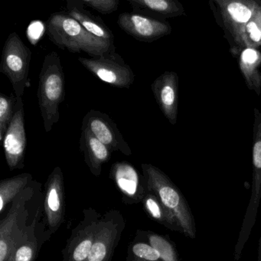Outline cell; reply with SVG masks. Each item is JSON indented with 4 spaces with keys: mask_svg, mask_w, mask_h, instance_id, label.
Returning <instances> with one entry per match:
<instances>
[{
    "mask_svg": "<svg viewBox=\"0 0 261 261\" xmlns=\"http://www.w3.org/2000/svg\"><path fill=\"white\" fill-rule=\"evenodd\" d=\"M45 27L48 39L61 49L71 53H86L91 58L116 51L114 45L88 33L65 12L53 13L45 22Z\"/></svg>",
    "mask_w": 261,
    "mask_h": 261,
    "instance_id": "1",
    "label": "cell"
},
{
    "mask_svg": "<svg viewBox=\"0 0 261 261\" xmlns=\"http://www.w3.org/2000/svg\"><path fill=\"white\" fill-rule=\"evenodd\" d=\"M146 191L154 194L166 210L173 217L181 233L186 238H196L195 218L184 195L172 180L156 166L149 163L141 165Z\"/></svg>",
    "mask_w": 261,
    "mask_h": 261,
    "instance_id": "2",
    "label": "cell"
},
{
    "mask_svg": "<svg viewBox=\"0 0 261 261\" xmlns=\"http://www.w3.org/2000/svg\"><path fill=\"white\" fill-rule=\"evenodd\" d=\"M38 86V101L45 132H50L60 118L59 106L65 97V73L56 51L44 59Z\"/></svg>",
    "mask_w": 261,
    "mask_h": 261,
    "instance_id": "3",
    "label": "cell"
},
{
    "mask_svg": "<svg viewBox=\"0 0 261 261\" xmlns=\"http://www.w3.org/2000/svg\"><path fill=\"white\" fill-rule=\"evenodd\" d=\"M257 0H211L209 6L218 25L222 29L230 54L238 58L244 50L242 36Z\"/></svg>",
    "mask_w": 261,
    "mask_h": 261,
    "instance_id": "4",
    "label": "cell"
},
{
    "mask_svg": "<svg viewBox=\"0 0 261 261\" xmlns=\"http://www.w3.org/2000/svg\"><path fill=\"white\" fill-rule=\"evenodd\" d=\"M32 51L20 36L12 33L3 48L0 71L8 77L16 97H22L28 85Z\"/></svg>",
    "mask_w": 261,
    "mask_h": 261,
    "instance_id": "5",
    "label": "cell"
},
{
    "mask_svg": "<svg viewBox=\"0 0 261 261\" xmlns=\"http://www.w3.org/2000/svg\"><path fill=\"white\" fill-rule=\"evenodd\" d=\"M36 185V181H32L13 201L7 215L0 221V261H9L15 244L28 225V207Z\"/></svg>",
    "mask_w": 261,
    "mask_h": 261,
    "instance_id": "6",
    "label": "cell"
},
{
    "mask_svg": "<svg viewBox=\"0 0 261 261\" xmlns=\"http://www.w3.org/2000/svg\"><path fill=\"white\" fill-rule=\"evenodd\" d=\"M77 60L91 74L114 88L128 89L135 81L132 68L116 51L97 58L80 57Z\"/></svg>",
    "mask_w": 261,
    "mask_h": 261,
    "instance_id": "7",
    "label": "cell"
},
{
    "mask_svg": "<svg viewBox=\"0 0 261 261\" xmlns=\"http://www.w3.org/2000/svg\"><path fill=\"white\" fill-rule=\"evenodd\" d=\"M125 220L120 211H108L97 225L95 239L86 261H111L122 238Z\"/></svg>",
    "mask_w": 261,
    "mask_h": 261,
    "instance_id": "8",
    "label": "cell"
},
{
    "mask_svg": "<svg viewBox=\"0 0 261 261\" xmlns=\"http://www.w3.org/2000/svg\"><path fill=\"white\" fill-rule=\"evenodd\" d=\"M83 215V219L73 229L62 250V261H86L91 253L102 215L91 207L85 209Z\"/></svg>",
    "mask_w": 261,
    "mask_h": 261,
    "instance_id": "9",
    "label": "cell"
},
{
    "mask_svg": "<svg viewBox=\"0 0 261 261\" xmlns=\"http://www.w3.org/2000/svg\"><path fill=\"white\" fill-rule=\"evenodd\" d=\"M10 171L23 169L27 150L25 108L22 97H17L16 113L2 143Z\"/></svg>",
    "mask_w": 261,
    "mask_h": 261,
    "instance_id": "10",
    "label": "cell"
},
{
    "mask_svg": "<svg viewBox=\"0 0 261 261\" xmlns=\"http://www.w3.org/2000/svg\"><path fill=\"white\" fill-rule=\"evenodd\" d=\"M82 129H87L111 152L130 155L132 150L123 138L115 122L105 113L91 110L84 117Z\"/></svg>",
    "mask_w": 261,
    "mask_h": 261,
    "instance_id": "11",
    "label": "cell"
},
{
    "mask_svg": "<svg viewBox=\"0 0 261 261\" xmlns=\"http://www.w3.org/2000/svg\"><path fill=\"white\" fill-rule=\"evenodd\" d=\"M117 25L126 34L140 42H155L172 33V27L166 21L134 13L119 15Z\"/></svg>",
    "mask_w": 261,
    "mask_h": 261,
    "instance_id": "12",
    "label": "cell"
},
{
    "mask_svg": "<svg viewBox=\"0 0 261 261\" xmlns=\"http://www.w3.org/2000/svg\"><path fill=\"white\" fill-rule=\"evenodd\" d=\"M44 212L50 234L56 233L65 220V186L60 167H56L45 183Z\"/></svg>",
    "mask_w": 261,
    "mask_h": 261,
    "instance_id": "13",
    "label": "cell"
},
{
    "mask_svg": "<svg viewBox=\"0 0 261 261\" xmlns=\"http://www.w3.org/2000/svg\"><path fill=\"white\" fill-rule=\"evenodd\" d=\"M110 178L114 181L127 204L143 201L146 189L143 175L127 162H117L111 166Z\"/></svg>",
    "mask_w": 261,
    "mask_h": 261,
    "instance_id": "14",
    "label": "cell"
},
{
    "mask_svg": "<svg viewBox=\"0 0 261 261\" xmlns=\"http://www.w3.org/2000/svg\"><path fill=\"white\" fill-rule=\"evenodd\" d=\"M159 108L172 125L178 119V75L175 71H165L151 85Z\"/></svg>",
    "mask_w": 261,
    "mask_h": 261,
    "instance_id": "15",
    "label": "cell"
},
{
    "mask_svg": "<svg viewBox=\"0 0 261 261\" xmlns=\"http://www.w3.org/2000/svg\"><path fill=\"white\" fill-rule=\"evenodd\" d=\"M40 210L38 209L34 218L25 227L22 235L15 244L9 261H36L39 250L45 240L40 236Z\"/></svg>",
    "mask_w": 261,
    "mask_h": 261,
    "instance_id": "16",
    "label": "cell"
},
{
    "mask_svg": "<svg viewBox=\"0 0 261 261\" xmlns=\"http://www.w3.org/2000/svg\"><path fill=\"white\" fill-rule=\"evenodd\" d=\"M80 0H68L66 13L79 22L88 33L111 45H114L112 31L98 16L91 14L85 10Z\"/></svg>",
    "mask_w": 261,
    "mask_h": 261,
    "instance_id": "17",
    "label": "cell"
},
{
    "mask_svg": "<svg viewBox=\"0 0 261 261\" xmlns=\"http://www.w3.org/2000/svg\"><path fill=\"white\" fill-rule=\"evenodd\" d=\"M79 144L85 157V163L91 173L96 177L100 176L102 166L111 160L112 152L92 134L85 129H82Z\"/></svg>",
    "mask_w": 261,
    "mask_h": 261,
    "instance_id": "18",
    "label": "cell"
},
{
    "mask_svg": "<svg viewBox=\"0 0 261 261\" xmlns=\"http://www.w3.org/2000/svg\"><path fill=\"white\" fill-rule=\"evenodd\" d=\"M133 12L166 21L186 16L184 7L177 0H127Z\"/></svg>",
    "mask_w": 261,
    "mask_h": 261,
    "instance_id": "19",
    "label": "cell"
},
{
    "mask_svg": "<svg viewBox=\"0 0 261 261\" xmlns=\"http://www.w3.org/2000/svg\"><path fill=\"white\" fill-rule=\"evenodd\" d=\"M238 65L247 88L257 96L261 94V51L246 48L238 56Z\"/></svg>",
    "mask_w": 261,
    "mask_h": 261,
    "instance_id": "20",
    "label": "cell"
},
{
    "mask_svg": "<svg viewBox=\"0 0 261 261\" xmlns=\"http://www.w3.org/2000/svg\"><path fill=\"white\" fill-rule=\"evenodd\" d=\"M33 181L31 174L22 173L0 181V214L4 213Z\"/></svg>",
    "mask_w": 261,
    "mask_h": 261,
    "instance_id": "21",
    "label": "cell"
},
{
    "mask_svg": "<svg viewBox=\"0 0 261 261\" xmlns=\"http://www.w3.org/2000/svg\"><path fill=\"white\" fill-rule=\"evenodd\" d=\"M142 202L146 214L152 220L167 227L169 230L181 233V228L176 220L171 216L170 214L163 207L159 198L154 194L146 191Z\"/></svg>",
    "mask_w": 261,
    "mask_h": 261,
    "instance_id": "22",
    "label": "cell"
},
{
    "mask_svg": "<svg viewBox=\"0 0 261 261\" xmlns=\"http://www.w3.org/2000/svg\"><path fill=\"white\" fill-rule=\"evenodd\" d=\"M243 48L261 47V0H257L251 18L246 24L242 36Z\"/></svg>",
    "mask_w": 261,
    "mask_h": 261,
    "instance_id": "23",
    "label": "cell"
},
{
    "mask_svg": "<svg viewBox=\"0 0 261 261\" xmlns=\"http://www.w3.org/2000/svg\"><path fill=\"white\" fill-rule=\"evenodd\" d=\"M160 253L162 261H181L175 244L168 237L152 231H139Z\"/></svg>",
    "mask_w": 261,
    "mask_h": 261,
    "instance_id": "24",
    "label": "cell"
},
{
    "mask_svg": "<svg viewBox=\"0 0 261 261\" xmlns=\"http://www.w3.org/2000/svg\"><path fill=\"white\" fill-rule=\"evenodd\" d=\"M17 97L14 94L10 96L0 94V142L3 143L9 126L16 113Z\"/></svg>",
    "mask_w": 261,
    "mask_h": 261,
    "instance_id": "25",
    "label": "cell"
},
{
    "mask_svg": "<svg viewBox=\"0 0 261 261\" xmlns=\"http://www.w3.org/2000/svg\"><path fill=\"white\" fill-rule=\"evenodd\" d=\"M128 255L148 261L161 260L160 253L148 243H133L128 249Z\"/></svg>",
    "mask_w": 261,
    "mask_h": 261,
    "instance_id": "26",
    "label": "cell"
},
{
    "mask_svg": "<svg viewBox=\"0 0 261 261\" xmlns=\"http://www.w3.org/2000/svg\"><path fill=\"white\" fill-rule=\"evenodd\" d=\"M84 7H89L102 15H109L118 10L119 0H80Z\"/></svg>",
    "mask_w": 261,
    "mask_h": 261,
    "instance_id": "27",
    "label": "cell"
},
{
    "mask_svg": "<svg viewBox=\"0 0 261 261\" xmlns=\"http://www.w3.org/2000/svg\"><path fill=\"white\" fill-rule=\"evenodd\" d=\"M256 261H261V235L259 241V247H258V256Z\"/></svg>",
    "mask_w": 261,
    "mask_h": 261,
    "instance_id": "28",
    "label": "cell"
},
{
    "mask_svg": "<svg viewBox=\"0 0 261 261\" xmlns=\"http://www.w3.org/2000/svg\"><path fill=\"white\" fill-rule=\"evenodd\" d=\"M126 261H148L145 260V259H138V258L134 257V256H129L128 255L127 259H126ZM162 261V260H160Z\"/></svg>",
    "mask_w": 261,
    "mask_h": 261,
    "instance_id": "29",
    "label": "cell"
}]
</instances>
